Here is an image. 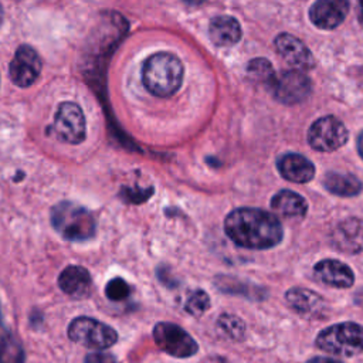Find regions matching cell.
Instances as JSON below:
<instances>
[{"mask_svg": "<svg viewBox=\"0 0 363 363\" xmlns=\"http://www.w3.org/2000/svg\"><path fill=\"white\" fill-rule=\"evenodd\" d=\"M224 231L240 247L265 250L275 247L282 240V225L278 218L265 210L240 207L224 220Z\"/></svg>", "mask_w": 363, "mask_h": 363, "instance_id": "cell-1", "label": "cell"}, {"mask_svg": "<svg viewBox=\"0 0 363 363\" xmlns=\"http://www.w3.org/2000/svg\"><path fill=\"white\" fill-rule=\"evenodd\" d=\"M145 88L160 98L173 95L183 81L182 61L170 52H156L150 55L142 68Z\"/></svg>", "mask_w": 363, "mask_h": 363, "instance_id": "cell-2", "label": "cell"}, {"mask_svg": "<svg viewBox=\"0 0 363 363\" xmlns=\"http://www.w3.org/2000/svg\"><path fill=\"white\" fill-rule=\"evenodd\" d=\"M52 227L69 241H85L95 234V220L82 206L71 201H61L51 210Z\"/></svg>", "mask_w": 363, "mask_h": 363, "instance_id": "cell-3", "label": "cell"}, {"mask_svg": "<svg viewBox=\"0 0 363 363\" xmlns=\"http://www.w3.org/2000/svg\"><path fill=\"white\" fill-rule=\"evenodd\" d=\"M316 346L335 356H356L363 352V326L354 322L332 325L319 332Z\"/></svg>", "mask_w": 363, "mask_h": 363, "instance_id": "cell-4", "label": "cell"}, {"mask_svg": "<svg viewBox=\"0 0 363 363\" xmlns=\"http://www.w3.org/2000/svg\"><path fill=\"white\" fill-rule=\"evenodd\" d=\"M68 337L85 347L106 349L118 340L115 329L88 316L75 318L68 326Z\"/></svg>", "mask_w": 363, "mask_h": 363, "instance_id": "cell-5", "label": "cell"}, {"mask_svg": "<svg viewBox=\"0 0 363 363\" xmlns=\"http://www.w3.org/2000/svg\"><path fill=\"white\" fill-rule=\"evenodd\" d=\"M349 132L342 121L329 115L315 121L308 130V142L318 152H333L342 147Z\"/></svg>", "mask_w": 363, "mask_h": 363, "instance_id": "cell-6", "label": "cell"}, {"mask_svg": "<svg viewBox=\"0 0 363 363\" xmlns=\"http://www.w3.org/2000/svg\"><path fill=\"white\" fill-rule=\"evenodd\" d=\"M153 339L159 349L174 357H190L199 350L196 340L184 329L170 322L156 323Z\"/></svg>", "mask_w": 363, "mask_h": 363, "instance_id": "cell-7", "label": "cell"}, {"mask_svg": "<svg viewBox=\"0 0 363 363\" xmlns=\"http://www.w3.org/2000/svg\"><path fill=\"white\" fill-rule=\"evenodd\" d=\"M52 130L55 136L65 143L78 145L84 142L86 126L79 105L75 102H61L54 118Z\"/></svg>", "mask_w": 363, "mask_h": 363, "instance_id": "cell-8", "label": "cell"}, {"mask_svg": "<svg viewBox=\"0 0 363 363\" xmlns=\"http://www.w3.org/2000/svg\"><path fill=\"white\" fill-rule=\"evenodd\" d=\"M271 88L275 99L286 105H294L308 98L312 85L309 78L301 69L294 68L275 75Z\"/></svg>", "mask_w": 363, "mask_h": 363, "instance_id": "cell-9", "label": "cell"}, {"mask_svg": "<svg viewBox=\"0 0 363 363\" xmlns=\"http://www.w3.org/2000/svg\"><path fill=\"white\" fill-rule=\"evenodd\" d=\"M41 71V60L37 51L23 44L17 48L10 65H9V74L11 81L21 88H27L34 84L37 77Z\"/></svg>", "mask_w": 363, "mask_h": 363, "instance_id": "cell-10", "label": "cell"}, {"mask_svg": "<svg viewBox=\"0 0 363 363\" xmlns=\"http://www.w3.org/2000/svg\"><path fill=\"white\" fill-rule=\"evenodd\" d=\"M275 48L285 62L295 69H311L315 65V60L309 48L301 40L288 33L277 35Z\"/></svg>", "mask_w": 363, "mask_h": 363, "instance_id": "cell-11", "label": "cell"}, {"mask_svg": "<svg viewBox=\"0 0 363 363\" xmlns=\"http://www.w3.org/2000/svg\"><path fill=\"white\" fill-rule=\"evenodd\" d=\"M332 244L336 250L346 254H357L363 251V220L346 218L340 221L330 234Z\"/></svg>", "mask_w": 363, "mask_h": 363, "instance_id": "cell-12", "label": "cell"}, {"mask_svg": "<svg viewBox=\"0 0 363 363\" xmlns=\"http://www.w3.org/2000/svg\"><path fill=\"white\" fill-rule=\"evenodd\" d=\"M349 11V0H316L309 11L311 21L323 30H332L343 23Z\"/></svg>", "mask_w": 363, "mask_h": 363, "instance_id": "cell-13", "label": "cell"}, {"mask_svg": "<svg viewBox=\"0 0 363 363\" xmlns=\"http://www.w3.org/2000/svg\"><path fill=\"white\" fill-rule=\"evenodd\" d=\"M285 299L292 311L306 319H319L325 316L326 302L316 292L306 288H292L285 294Z\"/></svg>", "mask_w": 363, "mask_h": 363, "instance_id": "cell-14", "label": "cell"}, {"mask_svg": "<svg viewBox=\"0 0 363 363\" xmlns=\"http://www.w3.org/2000/svg\"><path fill=\"white\" fill-rule=\"evenodd\" d=\"M281 176L292 183H308L315 176L313 163L299 153H285L277 162Z\"/></svg>", "mask_w": 363, "mask_h": 363, "instance_id": "cell-15", "label": "cell"}, {"mask_svg": "<svg viewBox=\"0 0 363 363\" xmlns=\"http://www.w3.org/2000/svg\"><path fill=\"white\" fill-rule=\"evenodd\" d=\"M313 274L320 282L329 286L349 288L354 282V274L350 267L337 259L319 261L313 268Z\"/></svg>", "mask_w": 363, "mask_h": 363, "instance_id": "cell-16", "label": "cell"}, {"mask_svg": "<svg viewBox=\"0 0 363 363\" xmlns=\"http://www.w3.org/2000/svg\"><path fill=\"white\" fill-rule=\"evenodd\" d=\"M91 275L88 269L79 265H69L58 277V286L62 292L75 296L82 298L89 294L91 288Z\"/></svg>", "mask_w": 363, "mask_h": 363, "instance_id": "cell-17", "label": "cell"}, {"mask_svg": "<svg viewBox=\"0 0 363 363\" xmlns=\"http://www.w3.org/2000/svg\"><path fill=\"white\" fill-rule=\"evenodd\" d=\"M210 40L220 47L233 45L241 38V27L231 16H217L210 21Z\"/></svg>", "mask_w": 363, "mask_h": 363, "instance_id": "cell-18", "label": "cell"}, {"mask_svg": "<svg viewBox=\"0 0 363 363\" xmlns=\"http://www.w3.org/2000/svg\"><path fill=\"white\" fill-rule=\"evenodd\" d=\"M271 207L284 218H302L308 211L306 200L292 190H279L272 197Z\"/></svg>", "mask_w": 363, "mask_h": 363, "instance_id": "cell-19", "label": "cell"}, {"mask_svg": "<svg viewBox=\"0 0 363 363\" xmlns=\"http://www.w3.org/2000/svg\"><path fill=\"white\" fill-rule=\"evenodd\" d=\"M323 186L328 191L342 197L357 196L362 191V182L350 173L329 172L323 179Z\"/></svg>", "mask_w": 363, "mask_h": 363, "instance_id": "cell-20", "label": "cell"}, {"mask_svg": "<svg viewBox=\"0 0 363 363\" xmlns=\"http://www.w3.org/2000/svg\"><path fill=\"white\" fill-rule=\"evenodd\" d=\"M0 363H24L23 346L10 333L0 335Z\"/></svg>", "mask_w": 363, "mask_h": 363, "instance_id": "cell-21", "label": "cell"}, {"mask_svg": "<svg viewBox=\"0 0 363 363\" xmlns=\"http://www.w3.org/2000/svg\"><path fill=\"white\" fill-rule=\"evenodd\" d=\"M247 74L254 82L262 84V85H269V86L275 78L274 68H272L271 62L265 58L251 60L247 65Z\"/></svg>", "mask_w": 363, "mask_h": 363, "instance_id": "cell-22", "label": "cell"}, {"mask_svg": "<svg viewBox=\"0 0 363 363\" xmlns=\"http://www.w3.org/2000/svg\"><path fill=\"white\" fill-rule=\"evenodd\" d=\"M217 326L225 336H228L230 339H235V340L242 339L244 332H245V326H244L242 320L230 313L221 315L217 320Z\"/></svg>", "mask_w": 363, "mask_h": 363, "instance_id": "cell-23", "label": "cell"}, {"mask_svg": "<svg viewBox=\"0 0 363 363\" xmlns=\"http://www.w3.org/2000/svg\"><path fill=\"white\" fill-rule=\"evenodd\" d=\"M208 308H210V298L203 289L194 291L184 303V309L193 316H201Z\"/></svg>", "mask_w": 363, "mask_h": 363, "instance_id": "cell-24", "label": "cell"}, {"mask_svg": "<svg viewBox=\"0 0 363 363\" xmlns=\"http://www.w3.org/2000/svg\"><path fill=\"white\" fill-rule=\"evenodd\" d=\"M129 294H130L129 285L126 284L125 279L119 277L112 278L105 286V295L111 301H123L129 296Z\"/></svg>", "mask_w": 363, "mask_h": 363, "instance_id": "cell-25", "label": "cell"}, {"mask_svg": "<svg viewBox=\"0 0 363 363\" xmlns=\"http://www.w3.org/2000/svg\"><path fill=\"white\" fill-rule=\"evenodd\" d=\"M84 363H116V360L111 353L95 352V353L86 354Z\"/></svg>", "mask_w": 363, "mask_h": 363, "instance_id": "cell-26", "label": "cell"}, {"mask_svg": "<svg viewBox=\"0 0 363 363\" xmlns=\"http://www.w3.org/2000/svg\"><path fill=\"white\" fill-rule=\"evenodd\" d=\"M152 189H147V190H138V191H133V190H129V189H123V196L126 197V200H130L133 203H139V201H143L146 200L150 194H152Z\"/></svg>", "mask_w": 363, "mask_h": 363, "instance_id": "cell-27", "label": "cell"}, {"mask_svg": "<svg viewBox=\"0 0 363 363\" xmlns=\"http://www.w3.org/2000/svg\"><path fill=\"white\" fill-rule=\"evenodd\" d=\"M306 363H343V362H340V360H337V359H332V357H312V359H309Z\"/></svg>", "mask_w": 363, "mask_h": 363, "instance_id": "cell-28", "label": "cell"}, {"mask_svg": "<svg viewBox=\"0 0 363 363\" xmlns=\"http://www.w3.org/2000/svg\"><path fill=\"white\" fill-rule=\"evenodd\" d=\"M357 152H359L360 157L363 159V132L357 138Z\"/></svg>", "mask_w": 363, "mask_h": 363, "instance_id": "cell-29", "label": "cell"}, {"mask_svg": "<svg viewBox=\"0 0 363 363\" xmlns=\"http://www.w3.org/2000/svg\"><path fill=\"white\" fill-rule=\"evenodd\" d=\"M359 21H360V24L363 27V0L359 1Z\"/></svg>", "mask_w": 363, "mask_h": 363, "instance_id": "cell-30", "label": "cell"}, {"mask_svg": "<svg viewBox=\"0 0 363 363\" xmlns=\"http://www.w3.org/2000/svg\"><path fill=\"white\" fill-rule=\"evenodd\" d=\"M1 21H3V9L0 6V24H1Z\"/></svg>", "mask_w": 363, "mask_h": 363, "instance_id": "cell-31", "label": "cell"}]
</instances>
